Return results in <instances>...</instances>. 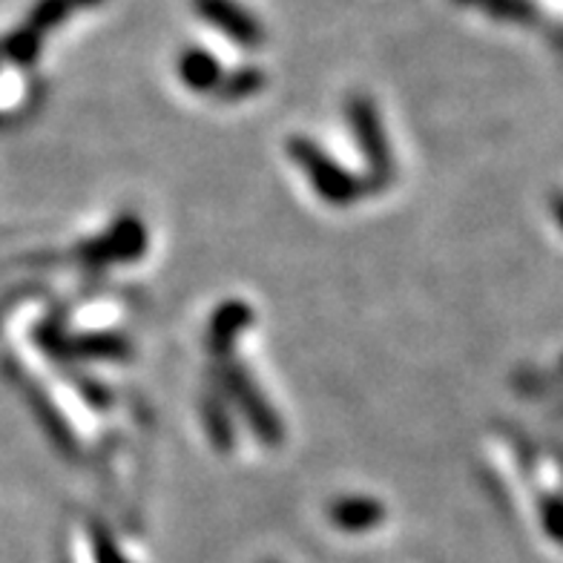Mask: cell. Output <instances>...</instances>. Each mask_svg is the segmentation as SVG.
I'll return each mask as SVG.
<instances>
[{
    "instance_id": "cell-1",
    "label": "cell",
    "mask_w": 563,
    "mask_h": 563,
    "mask_svg": "<svg viewBox=\"0 0 563 563\" xmlns=\"http://www.w3.org/2000/svg\"><path fill=\"white\" fill-rule=\"evenodd\" d=\"M199 9L201 15L210 18V21H216L219 26H224V30L230 32V35L242 37V41H253L256 37V32H253V23L247 21V15H242L230 0H199Z\"/></svg>"
}]
</instances>
